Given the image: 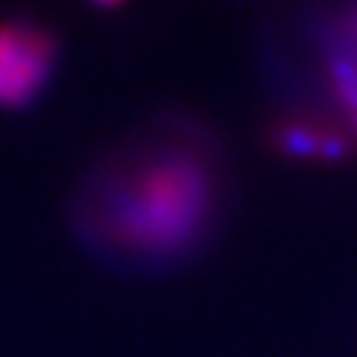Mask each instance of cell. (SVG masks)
Masks as SVG:
<instances>
[{
    "instance_id": "cell-1",
    "label": "cell",
    "mask_w": 357,
    "mask_h": 357,
    "mask_svg": "<svg viewBox=\"0 0 357 357\" xmlns=\"http://www.w3.org/2000/svg\"><path fill=\"white\" fill-rule=\"evenodd\" d=\"M212 175L193 153H165L119 178L90 209V236L130 262H169L202 236Z\"/></svg>"
},
{
    "instance_id": "cell-3",
    "label": "cell",
    "mask_w": 357,
    "mask_h": 357,
    "mask_svg": "<svg viewBox=\"0 0 357 357\" xmlns=\"http://www.w3.org/2000/svg\"><path fill=\"white\" fill-rule=\"evenodd\" d=\"M273 146L286 156L296 159H320V162H339L349 156L352 141L349 135L336 128L312 125L305 119H289L273 128Z\"/></svg>"
},
{
    "instance_id": "cell-4",
    "label": "cell",
    "mask_w": 357,
    "mask_h": 357,
    "mask_svg": "<svg viewBox=\"0 0 357 357\" xmlns=\"http://www.w3.org/2000/svg\"><path fill=\"white\" fill-rule=\"evenodd\" d=\"M331 72V85L339 96V101L344 103L347 116H349V125L357 138V64L347 56H336L328 66Z\"/></svg>"
},
{
    "instance_id": "cell-5",
    "label": "cell",
    "mask_w": 357,
    "mask_h": 357,
    "mask_svg": "<svg viewBox=\"0 0 357 357\" xmlns=\"http://www.w3.org/2000/svg\"><path fill=\"white\" fill-rule=\"evenodd\" d=\"M93 3H98V6H103V8H114V6H122L125 0H93Z\"/></svg>"
},
{
    "instance_id": "cell-2",
    "label": "cell",
    "mask_w": 357,
    "mask_h": 357,
    "mask_svg": "<svg viewBox=\"0 0 357 357\" xmlns=\"http://www.w3.org/2000/svg\"><path fill=\"white\" fill-rule=\"evenodd\" d=\"M59 43L45 26L0 22V106H22L51 75Z\"/></svg>"
}]
</instances>
